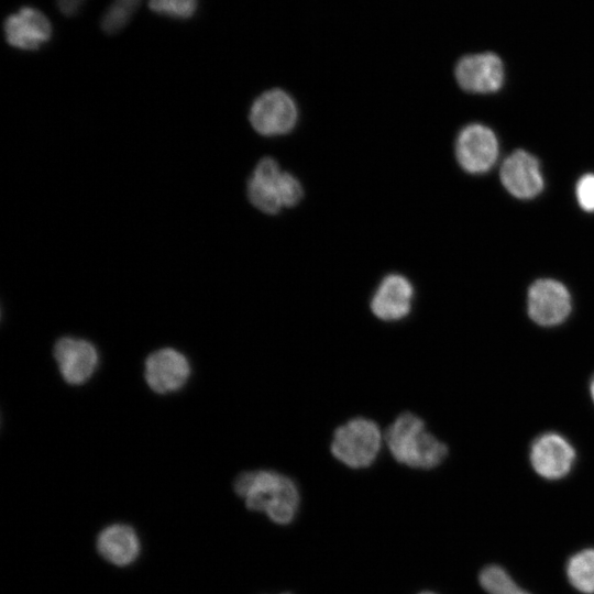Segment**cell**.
<instances>
[{
    "label": "cell",
    "mask_w": 594,
    "mask_h": 594,
    "mask_svg": "<svg viewBox=\"0 0 594 594\" xmlns=\"http://www.w3.org/2000/svg\"><path fill=\"white\" fill-rule=\"evenodd\" d=\"M233 488L249 509L263 512L279 525L292 522L299 507V490L287 475L272 470L241 473Z\"/></svg>",
    "instance_id": "1"
},
{
    "label": "cell",
    "mask_w": 594,
    "mask_h": 594,
    "mask_svg": "<svg viewBox=\"0 0 594 594\" xmlns=\"http://www.w3.org/2000/svg\"><path fill=\"white\" fill-rule=\"evenodd\" d=\"M384 442L394 460L417 470H431L448 457L444 442L427 430L421 417L411 413L399 414L384 432Z\"/></svg>",
    "instance_id": "2"
},
{
    "label": "cell",
    "mask_w": 594,
    "mask_h": 594,
    "mask_svg": "<svg viewBox=\"0 0 594 594\" xmlns=\"http://www.w3.org/2000/svg\"><path fill=\"white\" fill-rule=\"evenodd\" d=\"M383 442L384 433L374 420L355 417L336 428L330 452L350 469H366L376 461Z\"/></svg>",
    "instance_id": "3"
},
{
    "label": "cell",
    "mask_w": 594,
    "mask_h": 594,
    "mask_svg": "<svg viewBox=\"0 0 594 594\" xmlns=\"http://www.w3.org/2000/svg\"><path fill=\"white\" fill-rule=\"evenodd\" d=\"M252 128L261 135L277 136L289 133L298 121V107L283 89L261 94L249 112Z\"/></svg>",
    "instance_id": "4"
},
{
    "label": "cell",
    "mask_w": 594,
    "mask_h": 594,
    "mask_svg": "<svg viewBox=\"0 0 594 594\" xmlns=\"http://www.w3.org/2000/svg\"><path fill=\"white\" fill-rule=\"evenodd\" d=\"M528 315L542 327H554L566 320L572 311L569 289L559 280L540 278L535 280L527 296Z\"/></svg>",
    "instance_id": "5"
},
{
    "label": "cell",
    "mask_w": 594,
    "mask_h": 594,
    "mask_svg": "<svg viewBox=\"0 0 594 594\" xmlns=\"http://www.w3.org/2000/svg\"><path fill=\"white\" fill-rule=\"evenodd\" d=\"M498 153L497 138L490 128L472 123L459 132L455 142V156L465 172L471 174L486 173L496 163Z\"/></svg>",
    "instance_id": "6"
},
{
    "label": "cell",
    "mask_w": 594,
    "mask_h": 594,
    "mask_svg": "<svg viewBox=\"0 0 594 594\" xmlns=\"http://www.w3.org/2000/svg\"><path fill=\"white\" fill-rule=\"evenodd\" d=\"M575 457L571 442L557 432L539 435L529 450V460L534 471L550 481L566 476L574 465Z\"/></svg>",
    "instance_id": "7"
},
{
    "label": "cell",
    "mask_w": 594,
    "mask_h": 594,
    "mask_svg": "<svg viewBox=\"0 0 594 594\" xmlns=\"http://www.w3.org/2000/svg\"><path fill=\"white\" fill-rule=\"evenodd\" d=\"M414 297V285L405 275L387 274L376 286L370 299V309L382 321H399L410 314Z\"/></svg>",
    "instance_id": "8"
},
{
    "label": "cell",
    "mask_w": 594,
    "mask_h": 594,
    "mask_svg": "<svg viewBox=\"0 0 594 594\" xmlns=\"http://www.w3.org/2000/svg\"><path fill=\"white\" fill-rule=\"evenodd\" d=\"M454 74L459 86L474 94L497 91L504 82L503 63L493 53L462 57L455 66Z\"/></svg>",
    "instance_id": "9"
},
{
    "label": "cell",
    "mask_w": 594,
    "mask_h": 594,
    "mask_svg": "<svg viewBox=\"0 0 594 594\" xmlns=\"http://www.w3.org/2000/svg\"><path fill=\"white\" fill-rule=\"evenodd\" d=\"M499 176L507 191L519 199L535 198L544 186L538 160L522 150H517L505 158Z\"/></svg>",
    "instance_id": "10"
},
{
    "label": "cell",
    "mask_w": 594,
    "mask_h": 594,
    "mask_svg": "<svg viewBox=\"0 0 594 594\" xmlns=\"http://www.w3.org/2000/svg\"><path fill=\"white\" fill-rule=\"evenodd\" d=\"M7 42L20 50L40 48L52 36V25L44 13L35 8L23 7L10 14L3 24Z\"/></svg>",
    "instance_id": "11"
},
{
    "label": "cell",
    "mask_w": 594,
    "mask_h": 594,
    "mask_svg": "<svg viewBox=\"0 0 594 594\" xmlns=\"http://www.w3.org/2000/svg\"><path fill=\"white\" fill-rule=\"evenodd\" d=\"M284 170L272 157H263L253 169L246 186L251 204L262 212L274 215L284 207L282 179Z\"/></svg>",
    "instance_id": "12"
},
{
    "label": "cell",
    "mask_w": 594,
    "mask_h": 594,
    "mask_svg": "<svg viewBox=\"0 0 594 594\" xmlns=\"http://www.w3.org/2000/svg\"><path fill=\"white\" fill-rule=\"evenodd\" d=\"M187 359L174 349H161L152 353L145 363V380L156 393L180 388L189 376Z\"/></svg>",
    "instance_id": "13"
},
{
    "label": "cell",
    "mask_w": 594,
    "mask_h": 594,
    "mask_svg": "<svg viewBox=\"0 0 594 594\" xmlns=\"http://www.w3.org/2000/svg\"><path fill=\"white\" fill-rule=\"evenodd\" d=\"M54 356L61 374L69 384H81L94 373L98 355L95 346L86 340L63 338L54 348Z\"/></svg>",
    "instance_id": "14"
},
{
    "label": "cell",
    "mask_w": 594,
    "mask_h": 594,
    "mask_svg": "<svg viewBox=\"0 0 594 594\" xmlns=\"http://www.w3.org/2000/svg\"><path fill=\"white\" fill-rule=\"evenodd\" d=\"M97 549L107 561L123 566L138 558L140 540L132 527L114 524L106 527L99 534Z\"/></svg>",
    "instance_id": "15"
},
{
    "label": "cell",
    "mask_w": 594,
    "mask_h": 594,
    "mask_svg": "<svg viewBox=\"0 0 594 594\" xmlns=\"http://www.w3.org/2000/svg\"><path fill=\"white\" fill-rule=\"evenodd\" d=\"M565 573L575 590L594 594V549H583L574 553L566 562Z\"/></svg>",
    "instance_id": "16"
},
{
    "label": "cell",
    "mask_w": 594,
    "mask_h": 594,
    "mask_svg": "<svg viewBox=\"0 0 594 594\" xmlns=\"http://www.w3.org/2000/svg\"><path fill=\"white\" fill-rule=\"evenodd\" d=\"M479 581L487 594H530L518 586L508 572L499 565L485 566L479 575Z\"/></svg>",
    "instance_id": "17"
},
{
    "label": "cell",
    "mask_w": 594,
    "mask_h": 594,
    "mask_svg": "<svg viewBox=\"0 0 594 594\" xmlns=\"http://www.w3.org/2000/svg\"><path fill=\"white\" fill-rule=\"evenodd\" d=\"M141 0H113L101 18V28L106 33L120 31L131 19Z\"/></svg>",
    "instance_id": "18"
},
{
    "label": "cell",
    "mask_w": 594,
    "mask_h": 594,
    "mask_svg": "<svg viewBox=\"0 0 594 594\" xmlns=\"http://www.w3.org/2000/svg\"><path fill=\"white\" fill-rule=\"evenodd\" d=\"M198 0H148V7L158 14L175 19H188L194 15Z\"/></svg>",
    "instance_id": "19"
},
{
    "label": "cell",
    "mask_w": 594,
    "mask_h": 594,
    "mask_svg": "<svg viewBox=\"0 0 594 594\" xmlns=\"http://www.w3.org/2000/svg\"><path fill=\"white\" fill-rule=\"evenodd\" d=\"M575 195L583 210L594 211V174H585L578 180Z\"/></svg>",
    "instance_id": "20"
},
{
    "label": "cell",
    "mask_w": 594,
    "mask_h": 594,
    "mask_svg": "<svg viewBox=\"0 0 594 594\" xmlns=\"http://www.w3.org/2000/svg\"><path fill=\"white\" fill-rule=\"evenodd\" d=\"M86 0H56L57 7L65 15L76 14Z\"/></svg>",
    "instance_id": "21"
},
{
    "label": "cell",
    "mask_w": 594,
    "mask_h": 594,
    "mask_svg": "<svg viewBox=\"0 0 594 594\" xmlns=\"http://www.w3.org/2000/svg\"><path fill=\"white\" fill-rule=\"evenodd\" d=\"M590 394L594 403V375L592 376L591 382H590Z\"/></svg>",
    "instance_id": "22"
},
{
    "label": "cell",
    "mask_w": 594,
    "mask_h": 594,
    "mask_svg": "<svg viewBox=\"0 0 594 594\" xmlns=\"http://www.w3.org/2000/svg\"><path fill=\"white\" fill-rule=\"evenodd\" d=\"M419 594H436V593H432V592H421Z\"/></svg>",
    "instance_id": "23"
},
{
    "label": "cell",
    "mask_w": 594,
    "mask_h": 594,
    "mask_svg": "<svg viewBox=\"0 0 594 594\" xmlns=\"http://www.w3.org/2000/svg\"><path fill=\"white\" fill-rule=\"evenodd\" d=\"M283 594H289V593H283Z\"/></svg>",
    "instance_id": "24"
}]
</instances>
